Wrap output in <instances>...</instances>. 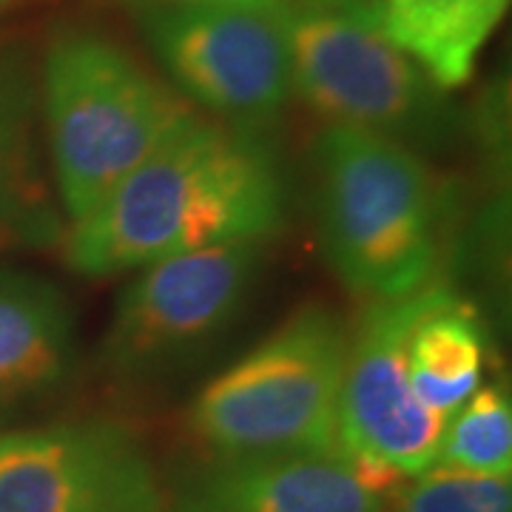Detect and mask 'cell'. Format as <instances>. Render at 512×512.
Instances as JSON below:
<instances>
[{"label":"cell","instance_id":"obj_1","mask_svg":"<svg viewBox=\"0 0 512 512\" xmlns=\"http://www.w3.org/2000/svg\"><path fill=\"white\" fill-rule=\"evenodd\" d=\"M285 220L274 154L245 128L191 117L89 217L72 222L74 274L140 271L165 256L225 242H262Z\"/></svg>","mask_w":512,"mask_h":512},{"label":"cell","instance_id":"obj_15","mask_svg":"<svg viewBox=\"0 0 512 512\" xmlns=\"http://www.w3.org/2000/svg\"><path fill=\"white\" fill-rule=\"evenodd\" d=\"M396 512H512L510 476L433 464L399 490Z\"/></svg>","mask_w":512,"mask_h":512},{"label":"cell","instance_id":"obj_10","mask_svg":"<svg viewBox=\"0 0 512 512\" xmlns=\"http://www.w3.org/2000/svg\"><path fill=\"white\" fill-rule=\"evenodd\" d=\"M384 493L345 450L225 458L177 512H382Z\"/></svg>","mask_w":512,"mask_h":512},{"label":"cell","instance_id":"obj_11","mask_svg":"<svg viewBox=\"0 0 512 512\" xmlns=\"http://www.w3.org/2000/svg\"><path fill=\"white\" fill-rule=\"evenodd\" d=\"M77 367V322L55 282L0 268V404L46 399Z\"/></svg>","mask_w":512,"mask_h":512},{"label":"cell","instance_id":"obj_2","mask_svg":"<svg viewBox=\"0 0 512 512\" xmlns=\"http://www.w3.org/2000/svg\"><path fill=\"white\" fill-rule=\"evenodd\" d=\"M319 231L336 276L367 302L433 285L441 254V191L410 146L328 126L316 140Z\"/></svg>","mask_w":512,"mask_h":512},{"label":"cell","instance_id":"obj_5","mask_svg":"<svg viewBox=\"0 0 512 512\" xmlns=\"http://www.w3.org/2000/svg\"><path fill=\"white\" fill-rule=\"evenodd\" d=\"M293 92L328 126L402 146L427 143L444 120L441 89L384 32L376 0H305L285 9Z\"/></svg>","mask_w":512,"mask_h":512},{"label":"cell","instance_id":"obj_13","mask_svg":"<svg viewBox=\"0 0 512 512\" xmlns=\"http://www.w3.org/2000/svg\"><path fill=\"white\" fill-rule=\"evenodd\" d=\"M410 387L427 410L450 419L481 387L484 333L478 313L456 293L433 285L407 348Z\"/></svg>","mask_w":512,"mask_h":512},{"label":"cell","instance_id":"obj_17","mask_svg":"<svg viewBox=\"0 0 512 512\" xmlns=\"http://www.w3.org/2000/svg\"><path fill=\"white\" fill-rule=\"evenodd\" d=\"M180 3H265V0H180Z\"/></svg>","mask_w":512,"mask_h":512},{"label":"cell","instance_id":"obj_4","mask_svg":"<svg viewBox=\"0 0 512 512\" xmlns=\"http://www.w3.org/2000/svg\"><path fill=\"white\" fill-rule=\"evenodd\" d=\"M350 333L322 305L296 311L202 387L191 433L222 458L336 453Z\"/></svg>","mask_w":512,"mask_h":512},{"label":"cell","instance_id":"obj_3","mask_svg":"<svg viewBox=\"0 0 512 512\" xmlns=\"http://www.w3.org/2000/svg\"><path fill=\"white\" fill-rule=\"evenodd\" d=\"M43 109L60 200L72 222L89 217L194 117L185 97L97 35H66L49 49Z\"/></svg>","mask_w":512,"mask_h":512},{"label":"cell","instance_id":"obj_6","mask_svg":"<svg viewBox=\"0 0 512 512\" xmlns=\"http://www.w3.org/2000/svg\"><path fill=\"white\" fill-rule=\"evenodd\" d=\"M259 271L262 242H225L140 268L100 345L106 373L151 382L202 356L237 322Z\"/></svg>","mask_w":512,"mask_h":512},{"label":"cell","instance_id":"obj_14","mask_svg":"<svg viewBox=\"0 0 512 512\" xmlns=\"http://www.w3.org/2000/svg\"><path fill=\"white\" fill-rule=\"evenodd\" d=\"M436 464L484 476H510L512 407L498 384L478 387L447 419Z\"/></svg>","mask_w":512,"mask_h":512},{"label":"cell","instance_id":"obj_8","mask_svg":"<svg viewBox=\"0 0 512 512\" xmlns=\"http://www.w3.org/2000/svg\"><path fill=\"white\" fill-rule=\"evenodd\" d=\"M433 285L370 302L348 339L339 393V441L350 458L402 478L439 461L447 419L427 410L410 387L407 348Z\"/></svg>","mask_w":512,"mask_h":512},{"label":"cell","instance_id":"obj_12","mask_svg":"<svg viewBox=\"0 0 512 512\" xmlns=\"http://www.w3.org/2000/svg\"><path fill=\"white\" fill-rule=\"evenodd\" d=\"M390 40L419 63L441 92L461 89L510 0H376Z\"/></svg>","mask_w":512,"mask_h":512},{"label":"cell","instance_id":"obj_7","mask_svg":"<svg viewBox=\"0 0 512 512\" xmlns=\"http://www.w3.org/2000/svg\"><path fill=\"white\" fill-rule=\"evenodd\" d=\"M285 0L177 3L148 23L174 83L208 111L251 131L293 94Z\"/></svg>","mask_w":512,"mask_h":512},{"label":"cell","instance_id":"obj_16","mask_svg":"<svg viewBox=\"0 0 512 512\" xmlns=\"http://www.w3.org/2000/svg\"><path fill=\"white\" fill-rule=\"evenodd\" d=\"M23 148V100L18 89L0 77V208L15 185Z\"/></svg>","mask_w":512,"mask_h":512},{"label":"cell","instance_id":"obj_9","mask_svg":"<svg viewBox=\"0 0 512 512\" xmlns=\"http://www.w3.org/2000/svg\"><path fill=\"white\" fill-rule=\"evenodd\" d=\"M0 512H163V490L126 430L63 421L0 439Z\"/></svg>","mask_w":512,"mask_h":512}]
</instances>
